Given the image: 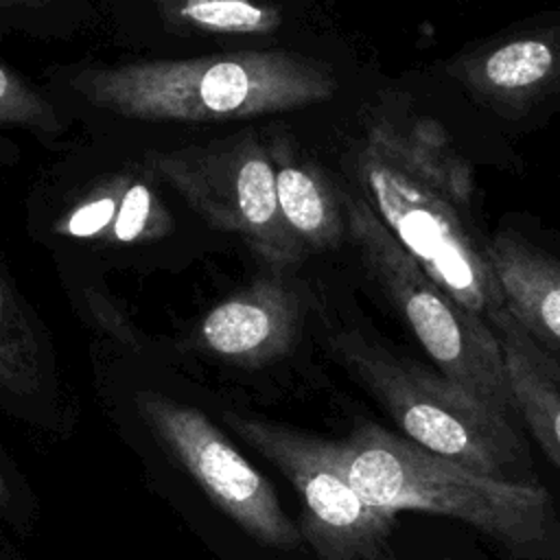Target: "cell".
<instances>
[{
    "label": "cell",
    "mask_w": 560,
    "mask_h": 560,
    "mask_svg": "<svg viewBox=\"0 0 560 560\" xmlns=\"http://www.w3.org/2000/svg\"><path fill=\"white\" fill-rule=\"evenodd\" d=\"M57 103L70 118L118 125H203L293 112L332 98V70L291 50L85 63L59 74Z\"/></svg>",
    "instance_id": "1"
},
{
    "label": "cell",
    "mask_w": 560,
    "mask_h": 560,
    "mask_svg": "<svg viewBox=\"0 0 560 560\" xmlns=\"http://www.w3.org/2000/svg\"><path fill=\"white\" fill-rule=\"evenodd\" d=\"M341 448L368 503L389 514L459 518L516 560H560V510L545 486L475 472L368 420L354 424Z\"/></svg>",
    "instance_id": "2"
},
{
    "label": "cell",
    "mask_w": 560,
    "mask_h": 560,
    "mask_svg": "<svg viewBox=\"0 0 560 560\" xmlns=\"http://www.w3.org/2000/svg\"><path fill=\"white\" fill-rule=\"evenodd\" d=\"M168 195L140 147H85L39 184L28 223L52 254L144 269L177 234Z\"/></svg>",
    "instance_id": "3"
},
{
    "label": "cell",
    "mask_w": 560,
    "mask_h": 560,
    "mask_svg": "<svg viewBox=\"0 0 560 560\" xmlns=\"http://www.w3.org/2000/svg\"><path fill=\"white\" fill-rule=\"evenodd\" d=\"M328 346L409 442L501 481L538 483L514 416L490 407L438 370L394 354L361 330H337Z\"/></svg>",
    "instance_id": "4"
},
{
    "label": "cell",
    "mask_w": 560,
    "mask_h": 560,
    "mask_svg": "<svg viewBox=\"0 0 560 560\" xmlns=\"http://www.w3.org/2000/svg\"><path fill=\"white\" fill-rule=\"evenodd\" d=\"M341 199L348 241L435 370L490 407L514 416L497 332L420 269L363 195L341 192Z\"/></svg>",
    "instance_id": "5"
},
{
    "label": "cell",
    "mask_w": 560,
    "mask_h": 560,
    "mask_svg": "<svg viewBox=\"0 0 560 560\" xmlns=\"http://www.w3.org/2000/svg\"><path fill=\"white\" fill-rule=\"evenodd\" d=\"M140 151L179 201L210 228L241 238L271 269L304 258L282 223L269 149L256 131Z\"/></svg>",
    "instance_id": "6"
},
{
    "label": "cell",
    "mask_w": 560,
    "mask_h": 560,
    "mask_svg": "<svg viewBox=\"0 0 560 560\" xmlns=\"http://www.w3.org/2000/svg\"><path fill=\"white\" fill-rule=\"evenodd\" d=\"M223 422L265 457L302 501L300 534L317 560H389L396 514L368 503L350 481L341 440L258 413L225 411Z\"/></svg>",
    "instance_id": "7"
},
{
    "label": "cell",
    "mask_w": 560,
    "mask_h": 560,
    "mask_svg": "<svg viewBox=\"0 0 560 560\" xmlns=\"http://www.w3.org/2000/svg\"><path fill=\"white\" fill-rule=\"evenodd\" d=\"M363 197L420 269L492 330L510 319L470 212L396 166L374 144L359 153Z\"/></svg>",
    "instance_id": "8"
},
{
    "label": "cell",
    "mask_w": 560,
    "mask_h": 560,
    "mask_svg": "<svg viewBox=\"0 0 560 560\" xmlns=\"http://www.w3.org/2000/svg\"><path fill=\"white\" fill-rule=\"evenodd\" d=\"M136 405L173 459L252 540L278 551H298L304 545L273 483L203 411L155 389L140 392Z\"/></svg>",
    "instance_id": "9"
},
{
    "label": "cell",
    "mask_w": 560,
    "mask_h": 560,
    "mask_svg": "<svg viewBox=\"0 0 560 560\" xmlns=\"http://www.w3.org/2000/svg\"><path fill=\"white\" fill-rule=\"evenodd\" d=\"M470 98L501 116H525L560 96V20L505 31L444 66Z\"/></svg>",
    "instance_id": "10"
},
{
    "label": "cell",
    "mask_w": 560,
    "mask_h": 560,
    "mask_svg": "<svg viewBox=\"0 0 560 560\" xmlns=\"http://www.w3.org/2000/svg\"><path fill=\"white\" fill-rule=\"evenodd\" d=\"M302 324V295L273 269L217 302L199 319L192 343L212 359L256 370L284 359L295 348Z\"/></svg>",
    "instance_id": "11"
},
{
    "label": "cell",
    "mask_w": 560,
    "mask_h": 560,
    "mask_svg": "<svg viewBox=\"0 0 560 560\" xmlns=\"http://www.w3.org/2000/svg\"><path fill=\"white\" fill-rule=\"evenodd\" d=\"M486 256L508 313L560 374V262L510 230L486 241Z\"/></svg>",
    "instance_id": "12"
},
{
    "label": "cell",
    "mask_w": 560,
    "mask_h": 560,
    "mask_svg": "<svg viewBox=\"0 0 560 560\" xmlns=\"http://www.w3.org/2000/svg\"><path fill=\"white\" fill-rule=\"evenodd\" d=\"M267 149L276 177L278 210L295 245L304 256L335 249L348 238L341 192L289 133L276 131L269 136Z\"/></svg>",
    "instance_id": "13"
},
{
    "label": "cell",
    "mask_w": 560,
    "mask_h": 560,
    "mask_svg": "<svg viewBox=\"0 0 560 560\" xmlns=\"http://www.w3.org/2000/svg\"><path fill=\"white\" fill-rule=\"evenodd\" d=\"M365 142L374 144L396 166L470 212L475 190L472 171L435 120L420 116H381L370 125Z\"/></svg>",
    "instance_id": "14"
},
{
    "label": "cell",
    "mask_w": 560,
    "mask_h": 560,
    "mask_svg": "<svg viewBox=\"0 0 560 560\" xmlns=\"http://www.w3.org/2000/svg\"><path fill=\"white\" fill-rule=\"evenodd\" d=\"M494 332L503 348L514 418L560 470V374L512 315Z\"/></svg>",
    "instance_id": "15"
},
{
    "label": "cell",
    "mask_w": 560,
    "mask_h": 560,
    "mask_svg": "<svg viewBox=\"0 0 560 560\" xmlns=\"http://www.w3.org/2000/svg\"><path fill=\"white\" fill-rule=\"evenodd\" d=\"M160 26L177 37L262 39L284 24L282 7L269 0H147Z\"/></svg>",
    "instance_id": "16"
},
{
    "label": "cell",
    "mask_w": 560,
    "mask_h": 560,
    "mask_svg": "<svg viewBox=\"0 0 560 560\" xmlns=\"http://www.w3.org/2000/svg\"><path fill=\"white\" fill-rule=\"evenodd\" d=\"M44 385V350L31 311L0 271V389L31 398Z\"/></svg>",
    "instance_id": "17"
},
{
    "label": "cell",
    "mask_w": 560,
    "mask_h": 560,
    "mask_svg": "<svg viewBox=\"0 0 560 560\" xmlns=\"http://www.w3.org/2000/svg\"><path fill=\"white\" fill-rule=\"evenodd\" d=\"M72 118L22 72L0 59V153L13 147V133H26L46 147L70 133Z\"/></svg>",
    "instance_id": "18"
},
{
    "label": "cell",
    "mask_w": 560,
    "mask_h": 560,
    "mask_svg": "<svg viewBox=\"0 0 560 560\" xmlns=\"http://www.w3.org/2000/svg\"><path fill=\"white\" fill-rule=\"evenodd\" d=\"M83 302H85V308L90 311L92 319L98 322L109 335H114V337L120 339V341H131V339H133L131 330L125 326L122 315H120L118 308L107 300V295L92 291V287H85V289H83Z\"/></svg>",
    "instance_id": "19"
},
{
    "label": "cell",
    "mask_w": 560,
    "mask_h": 560,
    "mask_svg": "<svg viewBox=\"0 0 560 560\" xmlns=\"http://www.w3.org/2000/svg\"><path fill=\"white\" fill-rule=\"evenodd\" d=\"M59 7V0H0V13L7 15H48Z\"/></svg>",
    "instance_id": "20"
},
{
    "label": "cell",
    "mask_w": 560,
    "mask_h": 560,
    "mask_svg": "<svg viewBox=\"0 0 560 560\" xmlns=\"http://www.w3.org/2000/svg\"><path fill=\"white\" fill-rule=\"evenodd\" d=\"M9 505H11V488H9V481L0 466V510H7Z\"/></svg>",
    "instance_id": "21"
},
{
    "label": "cell",
    "mask_w": 560,
    "mask_h": 560,
    "mask_svg": "<svg viewBox=\"0 0 560 560\" xmlns=\"http://www.w3.org/2000/svg\"><path fill=\"white\" fill-rule=\"evenodd\" d=\"M389 560H400V558H396V556H392V558H389Z\"/></svg>",
    "instance_id": "22"
}]
</instances>
